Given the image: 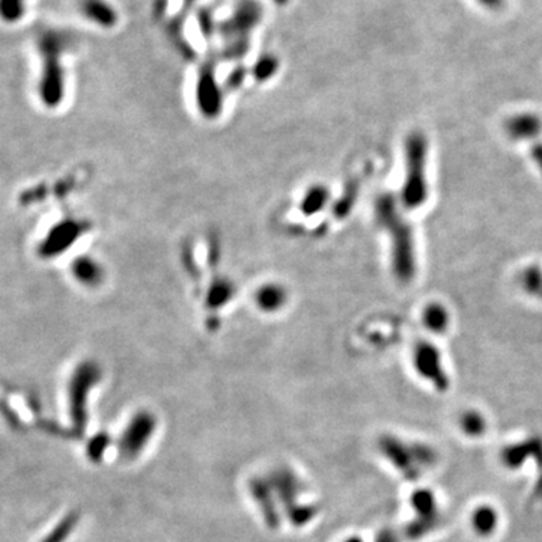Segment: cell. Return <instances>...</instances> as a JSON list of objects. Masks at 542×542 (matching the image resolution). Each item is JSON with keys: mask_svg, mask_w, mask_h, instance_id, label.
Returning a JSON list of instances; mask_svg holds the SVG:
<instances>
[{"mask_svg": "<svg viewBox=\"0 0 542 542\" xmlns=\"http://www.w3.org/2000/svg\"><path fill=\"white\" fill-rule=\"evenodd\" d=\"M377 220L392 238V263L399 282L413 280L416 276V252L411 226L404 220L396 201L390 194L379 196L375 203Z\"/></svg>", "mask_w": 542, "mask_h": 542, "instance_id": "1", "label": "cell"}, {"mask_svg": "<svg viewBox=\"0 0 542 542\" xmlns=\"http://www.w3.org/2000/svg\"><path fill=\"white\" fill-rule=\"evenodd\" d=\"M428 139L424 133L413 132L405 140V181L401 191V202L407 210H417L428 199Z\"/></svg>", "mask_w": 542, "mask_h": 542, "instance_id": "2", "label": "cell"}, {"mask_svg": "<svg viewBox=\"0 0 542 542\" xmlns=\"http://www.w3.org/2000/svg\"><path fill=\"white\" fill-rule=\"evenodd\" d=\"M264 17L263 5L256 0H238L229 17L219 21L217 34L225 41L227 56H243L248 50L251 34Z\"/></svg>", "mask_w": 542, "mask_h": 542, "instance_id": "3", "label": "cell"}, {"mask_svg": "<svg viewBox=\"0 0 542 542\" xmlns=\"http://www.w3.org/2000/svg\"><path fill=\"white\" fill-rule=\"evenodd\" d=\"M71 37L65 32L49 30L39 38V51L44 59V74L41 80V94L47 103H54L61 99L63 86V73L61 59L70 47Z\"/></svg>", "mask_w": 542, "mask_h": 542, "instance_id": "4", "label": "cell"}, {"mask_svg": "<svg viewBox=\"0 0 542 542\" xmlns=\"http://www.w3.org/2000/svg\"><path fill=\"white\" fill-rule=\"evenodd\" d=\"M384 450L395 462L396 467L408 478H416L427 465L432 464L434 452L420 444H407L401 441H384Z\"/></svg>", "mask_w": 542, "mask_h": 542, "instance_id": "5", "label": "cell"}, {"mask_svg": "<svg viewBox=\"0 0 542 542\" xmlns=\"http://www.w3.org/2000/svg\"><path fill=\"white\" fill-rule=\"evenodd\" d=\"M415 366L417 372L424 378L429 379L437 390L443 392V390L449 387V378L448 374L444 372L441 355L437 346L425 341L419 342L415 348Z\"/></svg>", "mask_w": 542, "mask_h": 542, "instance_id": "6", "label": "cell"}, {"mask_svg": "<svg viewBox=\"0 0 542 542\" xmlns=\"http://www.w3.org/2000/svg\"><path fill=\"white\" fill-rule=\"evenodd\" d=\"M411 502L415 505L417 511V519L410 524V536L419 538L424 536L428 530L436 524L437 519V509H436V498L432 497L429 491H416Z\"/></svg>", "mask_w": 542, "mask_h": 542, "instance_id": "7", "label": "cell"}, {"mask_svg": "<svg viewBox=\"0 0 542 542\" xmlns=\"http://www.w3.org/2000/svg\"><path fill=\"white\" fill-rule=\"evenodd\" d=\"M506 134L514 140H536L542 133V119L535 113H518L505 122Z\"/></svg>", "mask_w": 542, "mask_h": 542, "instance_id": "8", "label": "cell"}, {"mask_svg": "<svg viewBox=\"0 0 542 542\" xmlns=\"http://www.w3.org/2000/svg\"><path fill=\"white\" fill-rule=\"evenodd\" d=\"M80 13L84 18L103 29H112L119 23V15L108 0H80Z\"/></svg>", "mask_w": 542, "mask_h": 542, "instance_id": "9", "label": "cell"}, {"mask_svg": "<svg viewBox=\"0 0 542 542\" xmlns=\"http://www.w3.org/2000/svg\"><path fill=\"white\" fill-rule=\"evenodd\" d=\"M425 327L434 333H443L449 325V313L440 303H431L424 310Z\"/></svg>", "mask_w": 542, "mask_h": 542, "instance_id": "10", "label": "cell"}, {"mask_svg": "<svg viewBox=\"0 0 542 542\" xmlns=\"http://www.w3.org/2000/svg\"><path fill=\"white\" fill-rule=\"evenodd\" d=\"M519 284L529 294L542 298V270L538 265L527 267L519 276Z\"/></svg>", "mask_w": 542, "mask_h": 542, "instance_id": "11", "label": "cell"}, {"mask_svg": "<svg viewBox=\"0 0 542 542\" xmlns=\"http://www.w3.org/2000/svg\"><path fill=\"white\" fill-rule=\"evenodd\" d=\"M473 523H474V527H476V530H478L479 534L488 535V534H491L493 530L496 529L497 514H496L494 509H491L490 506L479 508L478 511H476V514H474Z\"/></svg>", "mask_w": 542, "mask_h": 542, "instance_id": "12", "label": "cell"}, {"mask_svg": "<svg viewBox=\"0 0 542 542\" xmlns=\"http://www.w3.org/2000/svg\"><path fill=\"white\" fill-rule=\"evenodd\" d=\"M25 15V0H0V18L14 23Z\"/></svg>", "mask_w": 542, "mask_h": 542, "instance_id": "13", "label": "cell"}, {"mask_svg": "<svg viewBox=\"0 0 542 542\" xmlns=\"http://www.w3.org/2000/svg\"><path fill=\"white\" fill-rule=\"evenodd\" d=\"M462 429L469 434V436H481L485 431V419L476 413V411H469L461 419Z\"/></svg>", "mask_w": 542, "mask_h": 542, "instance_id": "14", "label": "cell"}, {"mask_svg": "<svg viewBox=\"0 0 542 542\" xmlns=\"http://www.w3.org/2000/svg\"><path fill=\"white\" fill-rule=\"evenodd\" d=\"M198 25H199V29L202 32L203 38H211L217 32L219 21H215V18H214L210 9L201 8L198 11Z\"/></svg>", "mask_w": 542, "mask_h": 542, "instance_id": "15", "label": "cell"}, {"mask_svg": "<svg viewBox=\"0 0 542 542\" xmlns=\"http://www.w3.org/2000/svg\"><path fill=\"white\" fill-rule=\"evenodd\" d=\"M276 67H277V61L275 58L265 56V58H261V59L258 61L255 71H256V74L259 75V77L265 79V77H268L271 73L276 70Z\"/></svg>", "mask_w": 542, "mask_h": 542, "instance_id": "16", "label": "cell"}, {"mask_svg": "<svg viewBox=\"0 0 542 542\" xmlns=\"http://www.w3.org/2000/svg\"><path fill=\"white\" fill-rule=\"evenodd\" d=\"M530 154H532V160L535 161V165L542 175V142L534 140V145L530 146Z\"/></svg>", "mask_w": 542, "mask_h": 542, "instance_id": "17", "label": "cell"}, {"mask_svg": "<svg viewBox=\"0 0 542 542\" xmlns=\"http://www.w3.org/2000/svg\"><path fill=\"white\" fill-rule=\"evenodd\" d=\"M476 2L486 9H500L506 0H476Z\"/></svg>", "mask_w": 542, "mask_h": 542, "instance_id": "18", "label": "cell"}, {"mask_svg": "<svg viewBox=\"0 0 542 542\" xmlns=\"http://www.w3.org/2000/svg\"><path fill=\"white\" fill-rule=\"evenodd\" d=\"M182 2H184V9H182V13H184V14H187L186 11H187L189 8H191L194 4H196L198 0H182Z\"/></svg>", "mask_w": 542, "mask_h": 542, "instance_id": "19", "label": "cell"}, {"mask_svg": "<svg viewBox=\"0 0 542 542\" xmlns=\"http://www.w3.org/2000/svg\"><path fill=\"white\" fill-rule=\"evenodd\" d=\"M271 2H273L277 6H286L291 2V0H271Z\"/></svg>", "mask_w": 542, "mask_h": 542, "instance_id": "20", "label": "cell"}]
</instances>
